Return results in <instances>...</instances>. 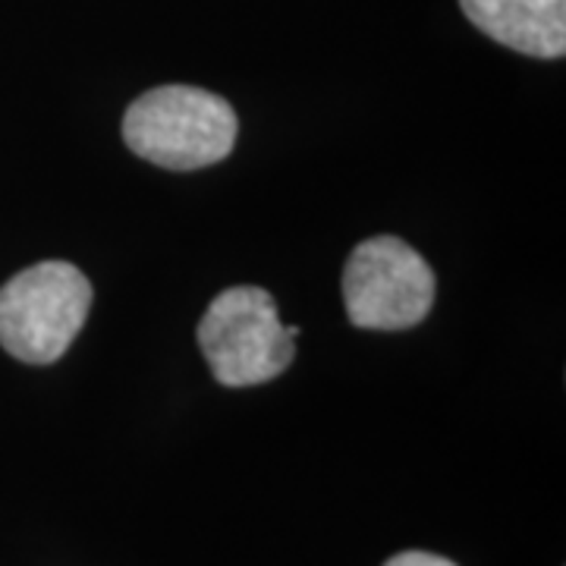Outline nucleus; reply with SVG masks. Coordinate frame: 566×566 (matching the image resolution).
Segmentation results:
<instances>
[{
	"instance_id": "f257e3e1",
	"label": "nucleus",
	"mask_w": 566,
	"mask_h": 566,
	"mask_svg": "<svg viewBox=\"0 0 566 566\" xmlns=\"http://www.w3.org/2000/svg\"><path fill=\"white\" fill-rule=\"evenodd\" d=\"M237 114L221 95L196 85H161L126 107L123 142L167 170H199L223 161L237 142Z\"/></svg>"
},
{
	"instance_id": "f03ea898",
	"label": "nucleus",
	"mask_w": 566,
	"mask_h": 566,
	"mask_svg": "<svg viewBox=\"0 0 566 566\" xmlns=\"http://www.w3.org/2000/svg\"><path fill=\"white\" fill-rule=\"evenodd\" d=\"M92 283L76 264L39 262L0 286V346L29 365H51L76 340Z\"/></svg>"
},
{
	"instance_id": "7ed1b4c3",
	"label": "nucleus",
	"mask_w": 566,
	"mask_h": 566,
	"mask_svg": "<svg viewBox=\"0 0 566 566\" xmlns=\"http://www.w3.org/2000/svg\"><path fill=\"white\" fill-rule=\"evenodd\" d=\"M296 324L281 322V308L262 286L223 290L199 322V346L223 387L264 385L286 371L296 356Z\"/></svg>"
},
{
	"instance_id": "20e7f679",
	"label": "nucleus",
	"mask_w": 566,
	"mask_h": 566,
	"mask_svg": "<svg viewBox=\"0 0 566 566\" xmlns=\"http://www.w3.org/2000/svg\"><path fill=\"white\" fill-rule=\"evenodd\" d=\"M346 318L365 331H403L434 303V274L397 237H371L349 252L344 268Z\"/></svg>"
},
{
	"instance_id": "39448f33",
	"label": "nucleus",
	"mask_w": 566,
	"mask_h": 566,
	"mask_svg": "<svg viewBox=\"0 0 566 566\" xmlns=\"http://www.w3.org/2000/svg\"><path fill=\"white\" fill-rule=\"evenodd\" d=\"M460 7L488 39L528 57H564L566 0H460Z\"/></svg>"
},
{
	"instance_id": "423d86ee",
	"label": "nucleus",
	"mask_w": 566,
	"mask_h": 566,
	"mask_svg": "<svg viewBox=\"0 0 566 566\" xmlns=\"http://www.w3.org/2000/svg\"><path fill=\"white\" fill-rule=\"evenodd\" d=\"M385 566H457L447 557H438V554H428V551H403L397 557H390Z\"/></svg>"
}]
</instances>
